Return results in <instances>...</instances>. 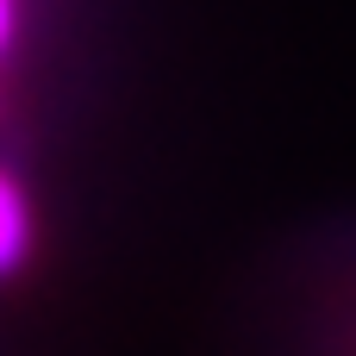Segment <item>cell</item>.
Instances as JSON below:
<instances>
[{
    "label": "cell",
    "mask_w": 356,
    "mask_h": 356,
    "mask_svg": "<svg viewBox=\"0 0 356 356\" xmlns=\"http://www.w3.org/2000/svg\"><path fill=\"white\" fill-rule=\"evenodd\" d=\"M31 250V207L19 194V181L0 169V275H13Z\"/></svg>",
    "instance_id": "cell-1"
},
{
    "label": "cell",
    "mask_w": 356,
    "mask_h": 356,
    "mask_svg": "<svg viewBox=\"0 0 356 356\" xmlns=\"http://www.w3.org/2000/svg\"><path fill=\"white\" fill-rule=\"evenodd\" d=\"M6 38H13V0H0V50H6Z\"/></svg>",
    "instance_id": "cell-2"
}]
</instances>
